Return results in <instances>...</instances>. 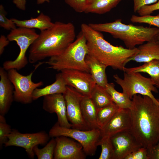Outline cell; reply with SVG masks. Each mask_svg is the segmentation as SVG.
<instances>
[{"mask_svg":"<svg viewBox=\"0 0 159 159\" xmlns=\"http://www.w3.org/2000/svg\"><path fill=\"white\" fill-rule=\"evenodd\" d=\"M132 100L130 131L142 147L149 149L159 141V105L139 94L134 95Z\"/></svg>","mask_w":159,"mask_h":159,"instance_id":"cell-1","label":"cell"},{"mask_svg":"<svg viewBox=\"0 0 159 159\" xmlns=\"http://www.w3.org/2000/svg\"><path fill=\"white\" fill-rule=\"evenodd\" d=\"M75 30L71 22L59 21L40 31L29 48V61L34 63L62 54L75 39Z\"/></svg>","mask_w":159,"mask_h":159,"instance_id":"cell-2","label":"cell"},{"mask_svg":"<svg viewBox=\"0 0 159 159\" xmlns=\"http://www.w3.org/2000/svg\"><path fill=\"white\" fill-rule=\"evenodd\" d=\"M81 31L86 40L88 54L106 67L123 71L129 59L138 52V48L130 49L114 46L106 41L100 32L82 23Z\"/></svg>","mask_w":159,"mask_h":159,"instance_id":"cell-3","label":"cell"},{"mask_svg":"<svg viewBox=\"0 0 159 159\" xmlns=\"http://www.w3.org/2000/svg\"><path fill=\"white\" fill-rule=\"evenodd\" d=\"M93 29L110 34L114 38L122 41L128 49H133L145 42L156 41L159 28L126 24L121 19L104 23H90Z\"/></svg>","mask_w":159,"mask_h":159,"instance_id":"cell-4","label":"cell"},{"mask_svg":"<svg viewBox=\"0 0 159 159\" xmlns=\"http://www.w3.org/2000/svg\"><path fill=\"white\" fill-rule=\"evenodd\" d=\"M88 54L86 38L81 31L76 39L60 55L52 57L45 62L48 68L58 71L74 69L90 73L85 58Z\"/></svg>","mask_w":159,"mask_h":159,"instance_id":"cell-5","label":"cell"},{"mask_svg":"<svg viewBox=\"0 0 159 159\" xmlns=\"http://www.w3.org/2000/svg\"><path fill=\"white\" fill-rule=\"evenodd\" d=\"M115 82L122 88L123 92L132 100L136 94L148 96L159 105V100L155 98L152 92L158 90L150 78H147L138 72H124L123 78L117 74L113 75Z\"/></svg>","mask_w":159,"mask_h":159,"instance_id":"cell-6","label":"cell"},{"mask_svg":"<svg viewBox=\"0 0 159 159\" xmlns=\"http://www.w3.org/2000/svg\"><path fill=\"white\" fill-rule=\"evenodd\" d=\"M49 135L52 138L63 136L73 139L82 145L87 156H90L95 154L101 138L99 129L81 130L61 126L57 122L50 129Z\"/></svg>","mask_w":159,"mask_h":159,"instance_id":"cell-7","label":"cell"},{"mask_svg":"<svg viewBox=\"0 0 159 159\" xmlns=\"http://www.w3.org/2000/svg\"><path fill=\"white\" fill-rule=\"evenodd\" d=\"M38 35L34 29L18 27L11 31L7 37L10 41L16 42L20 51L15 59L6 61L3 63V67L6 70L12 69L19 70L27 65L28 60L26 52Z\"/></svg>","mask_w":159,"mask_h":159,"instance_id":"cell-8","label":"cell"},{"mask_svg":"<svg viewBox=\"0 0 159 159\" xmlns=\"http://www.w3.org/2000/svg\"><path fill=\"white\" fill-rule=\"evenodd\" d=\"M40 65H37L34 70L26 76L21 74L14 69L7 71L8 77L14 87V101L23 104H30L32 102L34 91L44 84L42 81L34 82L32 80L34 72Z\"/></svg>","mask_w":159,"mask_h":159,"instance_id":"cell-9","label":"cell"},{"mask_svg":"<svg viewBox=\"0 0 159 159\" xmlns=\"http://www.w3.org/2000/svg\"><path fill=\"white\" fill-rule=\"evenodd\" d=\"M63 94L66 102L67 117L72 125V128L84 130H91L86 123L82 111L81 102L83 95L68 86Z\"/></svg>","mask_w":159,"mask_h":159,"instance_id":"cell-10","label":"cell"},{"mask_svg":"<svg viewBox=\"0 0 159 159\" xmlns=\"http://www.w3.org/2000/svg\"><path fill=\"white\" fill-rule=\"evenodd\" d=\"M50 137L49 134L44 131L23 133L16 130H13L8 135V140L4 145L6 147L15 146L23 148L29 156L33 158L35 154L34 148L38 145L45 144Z\"/></svg>","mask_w":159,"mask_h":159,"instance_id":"cell-11","label":"cell"},{"mask_svg":"<svg viewBox=\"0 0 159 159\" xmlns=\"http://www.w3.org/2000/svg\"><path fill=\"white\" fill-rule=\"evenodd\" d=\"M60 72L67 86L74 88L83 95L90 96L96 83L90 73L74 69Z\"/></svg>","mask_w":159,"mask_h":159,"instance_id":"cell-12","label":"cell"},{"mask_svg":"<svg viewBox=\"0 0 159 159\" xmlns=\"http://www.w3.org/2000/svg\"><path fill=\"white\" fill-rule=\"evenodd\" d=\"M110 139L114 150L113 159H125L128 155L142 147L130 130L117 133Z\"/></svg>","mask_w":159,"mask_h":159,"instance_id":"cell-13","label":"cell"},{"mask_svg":"<svg viewBox=\"0 0 159 159\" xmlns=\"http://www.w3.org/2000/svg\"><path fill=\"white\" fill-rule=\"evenodd\" d=\"M64 136L55 137L54 159H85L87 155L82 145L72 138Z\"/></svg>","mask_w":159,"mask_h":159,"instance_id":"cell-14","label":"cell"},{"mask_svg":"<svg viewBox=\"0 0 159 159\" xmlns=\"http://www.w3.org/2000/svg\"><path fill=\"white\" fill-rule=\"evenodd\" d=\"M42 107L50 113L56 114L57 122L60 126L72 128V125L67 117L66 102L63 94H55L44 96Z\"/></svg>","mask_w":159,"mask_h":159,"instance_id":"cell-15","label":"cell"},{"mask_svg":"<svg viewBox=\"0 0 159 159\" xmlns=\"http://www.w3.org/2000/svg\"><path fill=\"white\" fill-rule=\"evenodd\" d=\"M132 124L130 109L119 108L106 125L100 130L101 137H110L119 132L130 130Z\"/></svg>","mask_w":159,"mask_h":159,"instance_id":"cell-16","label":"cell"},{"mask_svg":"<svg viewBox=\"0 0 159 159\" xmlns=\"http://www.w3.org/2000/svg\"><path fill=\"white\" fill-rule=\"evenodd\" d=\"M3 67L0 68V114L4 116L9 111L14 100V87L7 72Z\"/></svg>","mask_w":159,"mask_h":159,"instance_id":"cell-17","label":"cell"},{"mask_svg":"<svg viewBox=\"0 0 159 159\" xmlns=\"http://www.w3.org/2000/svg\"><path fill=\"white\" fill-rule=\"evenodd\" d=\"M138 52L129 59L128 62H146L154 59L159 60V44L157 40L146 42L138 48Z\"/></svg>","mask_w":159,"mask_h":159,"instance_id":"cell-18","label":"cell"},{"mask_svg":"<svg viewBox=\"0 0 159 159\" xmlns=\"http://www.w3.org/2000/svg\"><path fill=\"white\" fill-rule=\"evenodd\" d=\"M85 60L96 84L105 88L108 83L106 73L107 67L89 54L86 55Z\"/></svg>","mask_w":159,"mask_h":159,"instance_id":"cell-19","label":"cell"},{"mask_svg":"<svg viewBox=\"0 0 159 159\" xmlns=\"http://www.w3.org/2000/svg\"><path fill=\"white\" fill-rule=\"evenodd\" d=\"M16 26L28 29H37L40 31L46 30L53 24L50 18L41 13L37 17L30 19L21 20L15 18L11 19Z\"/></svg>","mask_w":159,"mask_h":159,"instance_id":"cell-20","label":"cell"},{"mask_svg":"<svg viewBox=\"0 0 159 159\" xmlns=\"http://www.w3.org/2000/svg\"><path fill=\"white\" fill-rule=\"evenodd\" d=\"M67 85L61 72L56 74V80L52 84L42 88H36L32 95L33 100H35L42 97L55 94H64L67 90Z\"/></svg>","mask_w":159,"mask_h":159,"instance_id":"cell-21","label":"cell"},{"mask_svg":"<svg viewBox=\"0 0 159 159\" xmlns=\"http://www.w3.org/2000/svg\"><path fill=\"white\" fill-rule=\"evenodd\" d=\"M81 106L84 118L90 129H99L97 121V108L90 96H83Z\"/></svg>","mask_w":159,"mask_h":159,"instance_id":"cell-22","label":"cell"},{"mask_svg":"<svg viewBox=\"0 0 159 159\" xmlns=\"http://www.w3.org/2000/svg\"><path fill=\"white\" fill-rule=\"evenodd\" d=\"M123 71L126 72L147 73L150 76L155 86L159 88V60L154 59L145 62L143 65L137 67H125Z\"/></svg>","mask_w":159,"mask_h":159,"instance_id":"cell-23","label":"cell"},{"mask_svg":"<svg viewBox=\"0 0 159 159\" xmlns=\"http://www.w3.org/2000/svg\"><path fill=\"white\" fill-rule=\"evenodd\" d=\"M121 0H87L85 13L102 14L110 11Z\"/></svg>","mask_w":159,"mask_h":159,"instance_id":"cell-24","label":"cell"},{"mask_svg":"<svg viewBox=\"0 0 159 159\" xmlns=\"http://www.w3.org/2000/svg\"><path fill=\"white\" fill-rule=\"evenodd\" d=\"M90 97L97 109L114 103L105 88L96 84L92 89Z\"/></svg>","mask_w":159,"mask_h":159,"instance_id":"cell-25","label":"cell"},{"mask_svg":"<svg viewBox=\"0 0 159 159\" xmlns=\"http://www.w3.org/2000/svg\"><path fill=\"white\" fill-rule=\"evenodd\" d=\"M113 83H108L105 88L111 97L113 102L120 108L130 109L132 100L124 92H120L115 89Z\"/></svg>","mask_w":159,"mask_h":159,"instance_id":"cell-26","label":"cell"},{"mask_svg":"<svg viewBox=\"0 0 159 159\" xmlns=\"http://www.w3.org/2000/svg\"><path fill=\"white\" fill-rule=\"evenodd\" d=\"M115 103L97 109V125L99 129L103 128L119 109Z\"/></svg>","mask_w":159,"mask_h":159,"instance_id":"cell-27","label":"cell"},{"mask_svg":"<svg viewBox=\"0 0 159 159\" xmlns=\"http://www.w3.org/2000/svg\"><path fill=\"white\" fill-rule=\"evenodd\" d=\"M56 142L54 138L50 140L43 148H39L37 145L33 148L34 152L38 159H54V150Z\"/></svg>","mask_w":159,"mask_h":159,"instance_id":"cell-28","label":"cell"},{"mask_svg":"<svg viewBox=\"0 0 159 159\" xmlns=\"http://www.w3.org/2000/svg\"><path fill=\"white\" fill-rule=\"evenodd\" d=\"M98 145L100 146L101 148V152L99 159H113L114 150L110 137H101Z\"/></svg>","mask_w":159,"mask_h":159,"instance_id":"cell-29","label":"cell"},{"mask_svg":"<svg viewBox=\"0 0 159 159\" xmlns=\"http://www.w3.org/2000/svg\"><path fill=\"white\" fill-rule=\"evenodd\" d=\"M130 20L133 23L147 24L159 28V14L155 16L149 15L137 16L133 15Z\"/></svg>","mask_w":159,"mask_h":159,"instance_id":"cell-30","label":"cell"},{"mask_svg":"<svg viewBox=\"0 0 159 159\" xmlns=\"http://www.w3.org/2000/svg\"><path fill=\"white\" fill-rule=\"evenodd\" d=\"M12 130L8 124L4 115H0V147L1 148L8 140V136Z\"/></svg>","mask_w":159,"mask_h":159,"instance_id":"cell-31","label":"cell"},{"mask_svg":"<svg viewBox=\"0 0 159 159\" xmlns=\"http://www.w3.org/2000/svg\"><path fill=\"white\" fill-rule=\"evenodd\" d=\"M6 12L2 5L0 6V26L7 30H11L16 28V26L11 19L6 17Z\"/></svg>","mask_w":159,"mask_h":159,"instance_id":"cell-32","label":"cell"},{"mask_svg":"<svg viewBox=\"0 0 159 159\" xmlns=\"http://www.w3.org/2000/svg\"><path fill=\"white\" fill-rule=\"evenodd\" d=\"M65 2L75 11L85 12L87 0H64Z\"/></svg>","mask_w":159,"mask_h":159,"instance_id":"cell-33","label":"cell"},{"mask_svg":"<svg viewBox=\"0 0 159 159\" xmlns=\"http://www.w3.org/2000/svg\"><path fill=\"white\" fill-rule=\"evenodd\" d=\"M125 159H148L147 149L141 147L128 155Z\"/></svg>","mask_w":159,"mask_h":159,"instance_id":"cell-34","label":"cell"},{"mask_svg":"<svg viewBox=\"0 0 159 159\" xmlns=\"http://www.w3.org/2000/svg\"><path fill=\"white\" fill-rule=\"evenodd\" d=\"M159 10V0L157 2L141 7L137 12L140 16L150 15L154 11Z\"/></svg>","mask_w":159,"mask_h":159,"instance_id":"cell-35","label":"cell"},{"mask_svg":"<svg viewBox=\"0 0 159 159\" xmlns=\"http://www.w3.org/2000/svg\"><path fill=\"white\" fill-rule=\"evenodd\" d=\"M159 0H133V11L136 12L142 6L149 5L156 2Z\"/></svg>","mask_w":159,"mask_h":159,"instance_id":"cell-36","label":"cell"},{"mask_svg":"<svg viewBox=\"0 0 159 159\" xmlns=\"http://www.w3.org/2000/svg\"><path fill=\"white\" fill-rule=\"evenodd\" d=\"M148 159H159V141L155 145L147 149Z\"/></svg>","mask_w":159,"mask_h":159,"instance_id":"cell-37","label":"cell"},{"mask_svg":"<svg viewBox=\"0 0 159 159\" xmlns=\"http://www.w3.org/2000/svg\"><path fill=\"white\" fill-rule=\"evenodd\" d=\"M10 42L7 37L4 35H1L0 37V55L3 53L5 47L9 44Z\"/></svg>","mask_w":159,"mask_h":159,"instance_id":"cell-38","label":"cell"},{"mask_svg":"<svg viewBox=\"0 0 159 159\" xmlns=\"http://www.w3.org/2000/svg\"><path fill=\"white\" fill-rule=\"evenodd\" d=\"M13 3L19 9L24 11L26 9V0H13Z\"/></svg>","mask_w":159,"mask_h":159,"instance_id":"cell-39","label":"cell"},{"mask_svg":"<svg viewBox=\"0 0 159 159\" xmlns=\"http://www.w3.org/2000/svg\"><path fill=\"white\" fill-rule=\"evenodd\" d=\"M50 0H37V3L38 4H43L45 2H49Z\"/></svg>","mask_w":159,"mask_h":159,"instance_id":"cell-40","label":"cell"},{"mask_svg":"<svg viewBox=\"0 0 159 159\" xmlns=\"http://www.w3.org/2000/svg\"><path fill=\"white\" fill-rule=\"evenodd\" d=\"M157 41L158 42V43L159 44V34L157 37Z\"/></svg>","mask_w":159,"mask_h":159,"instance_id":"cell-41","label":"cell"}]
</instances>
